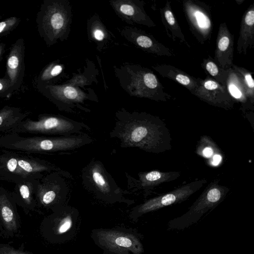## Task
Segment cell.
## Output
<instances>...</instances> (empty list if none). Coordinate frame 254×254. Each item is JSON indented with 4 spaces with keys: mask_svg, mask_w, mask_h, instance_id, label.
<instances>
[{
    "mask_svg": "<svg viewBox=\"0 0 254 254\" xmlns=\"http://www.w3.org/2000/svg\"><path fill=\"white\" fill-rule=\"evenodd\" d=\"M192 94L209 105L225 110L233 109L235 102L226 87L209 76L200 79L199 86Z\"/></svg>",
    "mask_w": 254,
    "mask_h": 254,
    "instance_id": "obj_11",
    "label": "cell"
},
{
    "mask_svg": "<svg viewBox=\"0 0 254 254\" xmlns=\"http://www.w3.org/2000/svg\"><path fill=\"white\" fill-rule=\"evenodd\" d=\"M225 87L235 102L245 104L249 100L239 74L231 67L228 69Z\"/></svg>",
    "mask_w": 254,
    "mask_h": 254,
    "instance_id": "obj_17",
    "label": "cell"
},
{
    "mask_svg": "<svg viewBox=\"0 0 254 254\" xmlns=\"http://www.w3.org/2000/svg\"><path fill=\"white\" fill-rule=\"evenodd\" d=\"M36 22L40 36L47 43H50L62 30L65 20L56 4L45 2L37 14Z\"/></svg>",
    "mask_w": 254,
    "mask_h": 254,
    "instance_id": "obj_10",
    "label": "cell"
},
{
    "mask_svg": "<svg viewBox=\"0 0 254 254\" xmlns=\"http://www.w3.org/2000/svg\"><path fill=\"white\" fill-rule=\"evenodd\" d=\"M20 19L16 16H11L0 21V36L7 34L15 28Z\"/></svg>",
    "mask_w": 254,
    "mask_h": 254,
    "instance_id": "obj_22",
    "label": "cell"
},
{
    "mask_svg": "<svg viewBox=\"0 0 254 254\" xmlns=\"http://www.w3.org/2000/svg\"><path fill=\"white\" fill-rule=\"evenodd\" d=\"M109 135L118 139L122 148H137L156 154L172 149L171 135L166 124L159 117L144 112H118Z\"/></svg>",
    "mask_w": 254,
    "mask_h": 254,
    "instance_id": "obj_1",
    "label": "cell"
},
{
    "mask_svg": "<svg viewBox=\"0 0 254 254\" xmlns=\"http://www.w3.org/2000/svg\"><path fill=\"white\" fill-rule=\"evenodd\" d=\"M18 165V161L16 159L10 158L7 162L6 166L8 170L11 172L15 171Z\"/></svg>",
    "mask_w": 254,
    "mask_h": 254,
    "instance_id": "obj_30",
    "label": "cell"
},
{
    "mask_svg": "<svg viewBox=\"0 0 254 254\" xmlns=\"http://www.w3.org/2000/svg\"><path fill=\"white\" fill-rule=\"evenodd\" d=\"M92 238L105 254H142L144 252L140 238L132 230L94 229Z\"/></svg>",
    "mask_w": 254,
    "mask_h": 254,
    "instance_id": "obj_4",
    "label": "cell"
},
{
    "mask_svg": "<svg viewBox=\"0 0 254 254\" xmlns=\"http://www.w3.org/2000/svg\"><path fill=\"white\" fill-rule=\"evenodd\" d=\"M1 18V15H0V19Z\"/></svg>",
    "mask_w": 254,
    "mask_h": 254,
    "instance_id": "obj_34",
    "label": "cell"
},
{
    "mask_svg": "<svg viewBox=\"0 0 254 254\" xmlns=\"http://www.w3.org/2000/svg\"><path fill=\"white\" fill-rule=\"evenodd\" d=\"M234 37L225 22L219 27L214 52L215 62L221 68L228 69L233 64Z\"/></svg>",
    "mask_w": 254,
    "mask_h": 254,
    "instance_id": "obj_13",
    "label": "cell"
},
{
    "mask_svg": "<svg viewBox=\"0 0 254 254\" xmlns=\"http://www.w3.org/2000/svg\"><path fill=\"white\" fill-rule=\"evenodd\" d=\"M93 138L83 133L69 136L27 138L15 143L16 148L42 152H66L92 143Z\"/></svg>",
    "mask_w": 254,
    "mask_h": 254,
    "instance_id": "obj_5",
    "label": "cell"
},
{
    "mask_svg": "<svg viewBox=\"0 0 254 254\" xmlns=\"http://www.w3.org/2000/svg\"><path fill=\"white\" fill-rule=\"evenodd\" d=\"M219 149L213 140L206 135L202 136L196 146V153L204 157H210L214 153L220 154Z\"/></svg>",
    "mask_w": 254,
    "mask_h": 254,
    "instance_id": "obj_21",
    "label": "cell"
},
{
    "mask_svg": "<svg viewBox=\"0 0 254 254\" xmlns=\"http://www.w3.org/2000/svg\"><path fill=\"white\" fill-rule=\"evenodd\" d=\"M62 66L59 64L50 65L41 73L38 80L40 83L48 80L59 74L62 72Z\"/></svg>",
    "mask_w": 254,
    "mask_h": 254,
    "instance_id": "obj_23",
    "label": "cell"
},
{
    "mask_svg": "<svg viewBox=\"0 0 254 254\" xmlns=\"http://www.w3.org/2000/svg\"><path fill=\"white\" fill-rule=\"evenodd\" d=\"M206 183L205 179L195 180L171 191L149 198L135 206L131 211L130 217L133 220H136L145 213L184 201Z\"/></svg>",
    "mask_w": 254,
    "mask_h": 254,
    "instance_id": "obj_6",
    "label": "cell"
},
{
    "mask_svg": "<svg viewBox=\"0 0 254 254\" xmlns=\"http://www.w3.org/2000/svg\"><path fill=\"white\" fill-rule=\"evenodd\" d=\"M19 191L21 197L27 202H30V192L28 187L25 185H22L20 187Z\"/></svg>",
    "mask_w": 254,
    "mask_h": 254,
    "instance_id": "obj_29",
    "label": "cell"
},
{
    "mask_svg": "<svg viewBox=\"0 0 254 254\" xmlns=\"http://www.w3.org/2000/svg\"><path fill=\"white\" fill-rule=\"evenodd\" d=\"M120 10L122 13L126 15L131 16L135 13V9L133 6L128 4L121 5Z\"/></svg>",
    "mask_w": 254,
    "mask_h": 254,
    "instance_id": "obj_28",
    "label": "cell"
},
{
    "mask_svg": "<svg viewBox=\"0 0 254 254\" xmlns=\"http://www.w3.org/2000/svg\"><path fill=\"white\" fill-rule=\"evenodd\" d=\"M81 176L85 189L97 198L110 203L129 200L124 198L125 192L118 186L101 161L91 160L82 169Z\"/></svg>",
    "mask_w": 254,
    "mask_h": 254,
    "instance_id": "obj_2",
    "label": "cell"
},
{
    "mask_svg": "<svg viewBox=\"0 0 254 254\" xmlns=\"http://www.w3.org/2000/svg\"><path fill=\"white\" fill-rule=\"evenodd\" d=\"M231 68L238 73L242 80L250 102L254 103V80L251 71L243 67L237 66L234 64Z\"/></svg>",
    "mask_w": 254,
    "mask_h": 254,
    "instance_id": "obj_20",
    "label": "cell"
},
{
    "mask_svg": "<svg viewBox=\"0 0 254 254\" xmlns=\"http://www.w3.org/2000/svg\"><path fill=\"white\" fill-rule=\"evenodd\" d=\"M127 179V189L131 193L141 191L144 197L151 194L158 186L176 180L181 176L178 171L162 172L158 170L140 172L138 178H134L126 173Z\"/></svg>",
    "mask_w": 254,
    "mask_h": 254,
    "instance_id": "obj_9",
    "label": "cell"
},
{
    "mask_svg": "<svg viewBox=\"0 0 254 254\" xmlns=\"http://www.w3.org/2000/svg\"><path fill=\"white\" fill-rule=\"evenodd\" d=\"M161 18L168 36L174 41L178 39L181 43L190 48L185 39L181 27L172 10L170 2L167 1L165 6L160 9Z\"/></svg>",
    "mask_w": 254,
    "mask_h": 254,
    "instance_id": "obj_16",
    "label": "cell"
},
{
    "mask_svg": "<svg viewBox=\"0 0 254 254\" xmlns=\"http://www.w3.org/2000/svg\"><path fill=\"white\" fill-rule=\"evenodd\" d=\"M162 77L168 78L186 88L191 94L199 86L200 78H195L171 65L162 64L153 66Z\"/></svg>",
    "mask_w": 254,
    "mask_h": 254,
    "instance_id": "obj_15",
    "label": "cell"
},
{
    "mask_svg": "<svg viewBox=\"0 0 254 254\" xmlns=\"http://www.w3.org/2000/svg\"><path fill=\"white\" fill-rule=\"evenodd\" d=\"M0 218L5 228L10 231L17 229V220L14 210L5 201L0 202Z\"/></svg>",
    "mask_w": 254,
    "mask_h": 254,
    "instance_id": "obj_19",
    "label": "cell"
},
{
    "mask_svg": "<svg viewBox=\"0 0 254 254\" xmlns=\"http://www.w3.org/2000/svg\"><path fill=\"white\" fill-rule=\"evenodd\" d=\"M17 112L16 109L8 107L2 109L0 111V126L8 119L13 117Z\"/></svg>",
    "mask_w": 254,
    "mask_h": 254,
    "instance_id": "obj_24",
    "label": "cell"
},
{
    "mask_svg": "<svg viewBox=\"0 0 254 254\" xmlns=\"http://www.w3.org/2000/svg\"><path fill=\"white\" fill-rule=\"evenodd\" d=\"M63 95L67 99L75 100L78 97L77 90L71 86H66L63 90Z\"/></svg>",
    "mask_w": 254,
    "mask_h": 254,
    "instance_id": "obj_26",
    "label": "cell"
},
{
    "mask_svg": "<svg viewBox=\"0 0 254 254\" xmlns=\"http://www.w3.org/2000/svg\"><path fill=\"white\" fill-rule=\"evenodd\" d=\"M25 44L22 38L18 39L11 46L6 59V75L10 80L12 91L21 86L24 74Z\"/></svg>",
    "mask_w": 254,
    "mask_h": 254,
    "instance_id": "obj_12",
    "label": "cell"
},
{
    "mask_svg": "<svg viewBox=\"0 0 254 254\" xmlns=\"http://www.w3.org/2000/svg\"><path fill=\"white\" fill-rule=\"evenodd\" d=\"M5 44L3 43H0V58L3 53Z\"/></svg>",
    "mask_w": 254,
    "mask_h": 254,
    "instance_id": "obj_33",
    "label": "cell"
},
{
    "mask_svg": "<svg viewBox=\"0 0 254 254\" xmlns=\"http://www.w3.org/2000/svg\"><path fill=\"white\" fill-rule=\"evenodd\" d=\"M183 7L193 36L201 44L210 41L213 24L209 5L197 0H184Z\"/></svg>",
    "mask_w": 254,
    "mask_h": 254,
    "instance_id": "obj_7",
    "label": "cell"
},
{
    "mask_svg": "<svg viewBox=\"0 0 254 254\" xmlns=\"http://www.w3.org/2000/svg\"><path fill=\"white\" fill-rule=\"evenodd\" d=\"M201 66L214 80L225 86L228 75V69H225L220 67L210 56L203 59Z\"/></svg>",
    "mask_w": 254,
    "mask_h": 254,
    "instance_id": "obj_18",
    "label": "cell"
},
{
    "mask_svg": "<svg viewBox=\"0 0 254 254\" xmlns=\"http://www.w3.org/2000/svg\"><path fill=\"white\" fill-rule=\"evenodd\" d=\"M11 83L8 77L5 75L0 78V94L12 93Z\"/></svg>",
    "mask_w": 254,
    "mask_h": 254,
    "instance_id": "obj_25",
    "label": "cell"
},
{
    "mask_svg": "<svg viewBox=\"0 0 254 254\" xmlns=\"http://www.w3.org/2000/svg\"><path fill=\"white\" fill-rule=\"evenodd\" d=\"M254 46V3L244 13L240 24L237 51L239 54L246 55L248 49Z\"/></svg>",
    "mask_w": 254,
    "mask_h": 254,
    "instance_id": "obj_14",
    "label": "cell"
},
{
    "mask_svg": "<svg viewBox=\"0 0 254 254\" xmlns=\"http://www.w3.org/2000/svg\"><path fill=\"white\" fill-rule=\"evenodd\" d=\"M222 159V157L220 154H216L214 155L213 158V164L216 165L219 164Z\"/></svg>",
    "mask_w": 254,
    "mask_h": 254,
    "instance_id": "obj_32",
    "label": "cell"
},
{
    "mask_svg": "<svg viewBox=\"0 0 254 254\" xmlns=\"http://www.w3.org/2000/svg\"><path fill=\"white\" fill-rule=\"evenodd\" d=\"M219 183V179H214L209 184L186 213L169 221L168 229L184 230L196 223L205 214L220 204L230 189Z\"/></svg>",
    "mask_w": 254,
    "mask_h": 254,
    "instance_id": "obj_3",
    "label": "cell"
},
{
    "mask_svg": "<svg viewBox=\"0 0 254 254\" xmlns=\"http://www.w3.org/2000/svg\"><path fill=\"white\" fill-rule=\"evenodd\" d=\"M24 130L35 133L69 136L84 133L90 127L86 124L61 116H45L38 121H30L24 125Z\"/></svg>",
    "mask_w": 254,
    "mask_h": 254,
    "instance_id": "obj_8",
    "label": "cell"
},
{
    "mask_svg": "<svg viewBox=\"0 0 254 254\" xmlns=\"http://www.w3.org/2000/svg\"><path fill=\"white\" fill-rule=\"evenodd\" d=\"M104 36V32L100 29H97L94 31V37L96 39L99 41L102 40Z\"/></svg>",
    "mask_w": 254,
    "mask_h": 254,
    "instance_id": "obj_31",
    "label": "cell"
},
{
    "mask_svg": "<svg viewBox=\"0 0 254 254\" xmlns=\"http://www.w3.org/2000/svg\"><path fill=\"white\" fill-rule=\"evenodd\" d=\"M0 254H31L29 253L20 250H15L8 247H2L0 248Z\"/></svg>",
    "mask_w": 254,
    "mask_h": 254,
    "instance_id": "obj_27",
    "label": "cell"
}]
</instances>
